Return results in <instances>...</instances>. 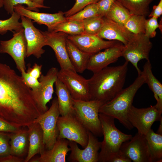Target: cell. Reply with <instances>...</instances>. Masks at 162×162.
Masks as SVG:
<instances>
[{
	"label": "cell",
	"instance_id": "1",
	"mask_svg": "<svg viewBox=\"0 0 162 162\" xmlns=\"http://www.w3.org/2000/svg\"><path fill=\"white\" fill-rule=\"evenodd\" d=\"M32 89L8 65L0 63V118L19 128L40 115Z\"/></svg>",
	"mask_w": 162,
	"mask_h": 162
},
{
	"label": "cell",
	"instance_id": "2",
	"mask_svg": "<svg viewBox=\"0 0 162 162\" xmlns=\"http://www.w3.org/2000/svg\"><path fill=\"white\" fill-rule=\"evenodd\" d=\"M128 62L116 66L106 67L94 73L88 79L91 100L103 104L113 98L122 89Z\"/></svg>",
	"mask_w": 162,
	"mask_h": 162
},
{
	"label": "cell",
	"instance_id": "3",
	"mask_svg": "<svg viewBox=\"0 0 162 162\" xmlns=\"http://www.w3.org/2000/svg\"><path fill=\"white\" fill-rule=\"evenodd\" d=\"M145 83V79L141 73L130 86L123 88L113 98L103 104L99 112L117 119L127 129L132 130L134 127L128 120V113L136 94Z\"/></svg>",
	"mask_w": 162,
	"mask_h": 162
},
{
	"label": "cell",
	"instance_id": "4",
	"mask_svg": "<svg viewBox=\"0 0 162 162\" xmlns=\"http://www.w3.org/2000/svg\"><path fill=\"white\" fill-rule=\"evenodd\" d=\"M99 116L104 139L101 142L98 162H107L112 155L119 150L122 144L130 140L133 136L130 134L123 133L117 128L114 118L100 113Z\"/></svg>",
	"mask_w": 162,
	"mask_h": 162
},
{
	"label": "cell",
	"instance_id": "5",
	"mask_svg": "<svg viewBox=\"0 0 162 162\" xmlns=\"http://www.w3.org/2000/svg\"><path fill=\"white\" fill-rule=\"evenodd\" d=\"M73 102L74 115L76 119L95 136H102L99 110L103 103L97 100L84 101L74 99Z\"/></svg>",
	"mask_w": 162,
	"mask_h": 162
},
{
	"label": "cell",
	"instance_id": "6",
	"mask_svg": "<svg viewBox=\"0 0 162 162\" xmlns=\"http://www.w3.org/2000/svg\"><path fill=\"white\" fill-rule=\"evenodd\" d=\"M60 115L57 98L55 97L50 108L33 122L38 123L42 130L45 150L51 149L57 140L58 135L57 122Z\"/></svg>",
	"mask_w": 162,
	"mask_h": 162
},
{
	"label": "cell",
	"instance_id": "7",
	"mask_svg": "<svg viewBox=\"0 0 162 162\" xmlns=\"http://www.w3.org/2000/svg\"><path fill=\"white\" fill-rule=\"evenodd\" d=\"M150 39L145 34H134L128 43L124 45L122 57L133 64L138 75L142 73L138 66L139 61L143 59L150 61L149 54L152 47Z\"/></svg>",
	"mask_w": 162,
	"mask_h": 162
},
{
	"label": "cell",
	"instance_id": "8",
	"mask_svg": "<svg viewBox=\"0 0 162 162\" xmlns=\"http://www.w3.org/2000/svg\"><path fill=\"white\" fill-rule=\"evenodd\" d=\"M57 125L58 131L57 139L75 142L83 148L86 147L88 141V131L74 115L59 116Z\"/></svg>",
	"mask_w": 162,
	"mask_h": 162
},
{
	"label": "cell",
	"instance_id": "9",
	"mask_svg": "<svg viewBox=\"0 0 162 162\" xmlns=\"http://www.w3.org/2000/svg\"><path fill=\"white\" fill-rule=\"evenodd\" d=\"M10 39L0 41V53H7L13 59L17 69L21 72L26 71L25 59L26 57L27 45L24 29L13 31Z\"/></svg>",
	"mask_w": 162,
	"mask_h": 162
},
{
	"label": "cell",
	"instance_id": "10",
	"mask_svg": "<svg viewBox=\"0 0 162 162\" xmlns=\"http://www.w3.org/2000/svg\"><path fill=\"white\" fill-rule=\"evenodd\" d=\"M58 78L65 85L73 99L84 101L91 100L88 79L76 71L60 69Z\"/></svg>",
	"mask_w": 162,
	"mask_h": 162
},
{
	"label": "cell",
	"instance_id": "11",
	"mask_svg": "<svg viewBox=\"0 0 162 162\" xmlns=\"http://www.w3.org/2000/svg\"><path fill=\"white\" fill-rule=\"evenodd\" d=\"M162 112L155 105L145 108H138L132 105L128 113L129 122L138 132L145 136L151 129L153 123L162 118Z\"/></svg>",
	"mask_w": 162,
	"mask_h": 162
},
{
	"label": "cell",
	"instance_id": "12",
	"mask_svg": "<svg viewBox=\"0 0 162 162\" xmlns=\"http://www.w3.org/2000/svg\"><path fill=\"white\" fill-rule=\"evenodd\" d=\"M58 72L57 68H51L45 75L42 74L39 78L40 83L39 88L32 90L34 99L41 114L48 109L47 104L52 98L53 86L58 78Z\"/></svg>",
	"mask_w": 162,
	"mask_h": 162
},
{
	"label": "cell",
	"instance_id": "13",
	"mask_svg": "<svg viewBox=\"0 0 162 162\" xmlns=\"http://www.w3.org/2000/svg\"><path fill=\"white\" fill-rule=\"evenodd\" d=\"M20 18L27 43L26 57L33 55L39 58L45 52L43 48L46 46V38L41 31L34 26L31 19L23 16Z\"/></svg>",
	"mask_w": 162,
	"mask_h": 162
},
{
	"label": "cell",
	"instance_id": "14",
	"mask_svg": "<svg viewBox=\"0 0 162 162\" xmlns=\"http://www.w3.org/2000/svg\"><path fill=\"white\" fill-rule=\"evenodd\" d=\"M120 150L134 162H152L151 154L144 135L137 132L123 143Z\"/></svg>",
	"mask_w": 162,
	"mask_h": 162
},
{
	"label": "cell",
	"instance_id": "15",
	"mask_svg": "<svg viewBox=\"0 0 162 162\" xmlns=\"http://www.w3.org/2000/svg\"><path fill=\"white\" fill-rule=\"evenodd\" d=\"M88 141L86 147L83 149L80 148L75 142L69 140L70 153L68 158L70 162H98L99 151L101 142L96 136L88 131Z\"/></svg>",
	"mask_w": 162,
	"mask_h": 162
},
{
	"label": "cell",
	"instance_id": "16",
	"mask_svg": "<svg viewBox=\"0 0 162 162\" xmlns=\"http://www.w3.org/2000/svg\"><path fill=\"white\" fill-rule=\"evenodd\" d=\"M41 32L46 40V46L53 50L61 69H68L75 71L69 59L67 51L66 40L67 34L62 32Z\"/></svg>",
	"mask_w": 162,
	"mask_h": 162
},
{
	"label": "cell",
	"instance_id": "17",
	"mask_svg": "<svg viewBox=\"0 0 162 162\" xmlns=\"http://www.w3.org/2000/svg\"><path fill=\"white\" fill-rule=\"evenodd\" d=\"M67 38L80 50L91 55L110 47L119 42L105 40L96 35L85 33L75 35H67Z\"/></svg>",
	"mask_w": 162,
	"mask_h": 162
},
{
	"label": "cell",
	"instance_id": "18",
	"mask_svg": "<svg viewBox=\"0 0 162 162\" xmlns=\"http://www.w3.org/2000/svg\"><path fill=\"white\" fill-rule=\"evenodd\" d=\"M124 46L122 43L118 42L103 52L92 55L89 58L87 69L94 73L116 62L122 56Z\"/></svg>",
	"mask_w": 162,
	"mask_h": 162
},
{
	"label": "cell",
	"instance_id": "19",
	"mask_svg": "<svg viewBox=\"0 0 162 162\" xmlns=\"http://www.w3.org/2000/svg\"><path fill=\"white\" fill-rule=\"evenodd\" d=\"M14 8V11L21 16L32 20L39 25H44L47 26V28L67 20L64 13L61 11L53 14L42 13L29 10L22 4L17 5Z\"/></svg>",
	"mask_w": 162,
	"mask_h": 162
},
{
	"label": "cell",
	"instance_id": "20",
	"mask_svg": "<svg viewBox=\"0 0 162 162\" xmlns=\"http://www.w3.org/2000/svg\"><path fill=\"white\" fill-rule=\"evenodd\" d=\"M104 19V25L96 35L102 39L116 40L126 45L134 34L124 26L105 17Z\"/></svg>",
	"mask_w": 162,
	"mask_h": 162
},
{
	"label": "cell",
	"instance_id": "21",
	"mask_svg": "<svg viewBox=\"0 0 162 162\" xmlns=\"http://www.w3.org/2000/svg\"><path fill=\"white\" fill-rule=\"evenodd\" d=\"M69 140L65 139H57L52 147L45 150L40 157L30 160L32 162H66V156L70 150Z\"/></svg>",
	"mask_w": 162,
	"mask_h": 162
},
{
	"label": "cell",
	"instance_id": "22",
	"mask_svg": "<svg viewBox=\"0 0 162 162\" xmlns=\"http://www.w3.org/2000/svg\"><path fill=\"white\" fill-rule=\"evenodd\" d=\"M28 128L29 146L28 155L24 162H28L37 154H40L45 150L43 143V133L40 125L33 122L27 126Z\"/></svg>",
	"mask_w": 162,
	"mask_h": 162
},
{
	"label": "cell",
	"instance_id": "23",
	"mask_svg": "<svg viewBox=\"0 0 162 162\" xmlns=\"http://www.w3.org/2000/svg\"><path fill=\"white\" fill-rule=\"evenodd\" d=\"M55 84L60 115L63 116L67 115H74L73 99L69 92L58 78Z\"/></svg>",
	"mask_w": 162,
	"mask_h": 162
},
{
	"label": "cell",
	"instance_id": "24",
	"mask_svg": "<svg viewBox=\"0 0 162 162\" xmlns=\"http://www.w3.org/2000/svg\"><path fill=\"white\" fill-rule=\"evenodd\" d=\"M66 45L68 56L77 72L83 73L86 69L90 54L80 50L67 38Z\"/></svg>",
	"mask_w": 162,
	"mask_h": 162
},
{
	"label": "cell",
	"instance_id": "25",
	"mask_svg": "<svg viewBox=\"0 0 162 162\" xmlns=\"http://www.w3.org/2000/svg\"><path fill=\"white\" fill-rule=\"evenodd\" d=\"M142 73L144 77L146 83L154 94L157 101L155 105L156 107L162 112V84L153 74L150 61H147L144 64Z\"/></svg>",
	"mask_w": 162,
	"mask_h": 162
},
{
	"label": "cell",
	"instance_id": "26",
	"mask_svg": "<svg viewBox=\"0 0 162 162\" xmlns=\"http://www.w3.org/2000/svg\"><path fill=\"white\" fill-rule=\"evenodd\" d=\"M151 154L152 162L162 161V135L151 129L145 136Z\"/></svg>",
	"mask_w": 162,
	"mask_h": 162
},
{
	"label": "cell",
	"instance_id": "27",
	"mask_svg": "<svg viewBox=\"0 0 162 162\" xmlns=\"http://www.w3.org/2000/svg\"><path fill=\"white\" fill-rule=\"evenodd\" d=\"M47 30L48 31L51 32H62L71 35L84 33L82 21L73 20H67L47 28Z\"/></svg>",
	"mask_w": 162,
	"mask_h": 162
},
{
	"label": "cell",
	"instance_id": "28",
	"mask_svg": "<svg viewBox=\"0 0 162 162\" xmlns=\"http://www.w3.org/2000/svg\"><path fill=\"white\" fill-rule=\"evenodd\" d=\"M10 154L19 156L25 152L28 138V130H22L10 134Z\"/></svg>",
	"mask_w": 162,
	"mask_h": 162
},
{
	"label": "cell",
	"instance_id": "29",
	"mask_svg": "<svg viewBox=\"0 0 162 162\" xmlns=\"http://www.w3.org/2000/svg\"><path fill=\"white\" fill-rule=\"evenodd\" d=\"M129 11L130 15H140L145 17L150 13L149 6L154 0H116Z\"/></svg>",
	"mask_w": 162,
	"mask_h": 162
},
{
	"label": "cell",
	"instance_id": "30",
	"mask_svg": "<svg viewBox=\"0 0 162 162\" xmlns=\"http://www.w3.org/2000/svg\"><path fill=\"white\" fill-rule=\"evenodd\" d=\"M130 15L124 7L115 0L104 17L124 26Z\"/></svg>",
	"mask_w": 162,
	"mask_h": 162
},
{
	"label": "cell",
	"instance_id": "31",
	"mask_svg": "<svg viewBox=\"0 0 162 162\" xmlns=\"http://www.w3.org/2000/svg\"><path fill=\"white\" fill-rule=\"evenodd\" d=\"M146 17L140 15H131L124 26L133 34H145Z\"/></svg>",
	"mask_w": 162,
	"mask_h": 162
},
{
	"label": "cell",
	"instance_id": "32",
	"mask_svg": "<svg viewBox=\"0 0 162 162\" xmlns=\"http://www.w3.org/2000/svg\"><path fill=\"white\" fill-rule=\"evenodd\" d=\"M21 16L14 11L10 17L5 20H0V34L3 35L8 31L17 32L23 28L19 21Z\"/></svg>",
	"mask_w": 162,
	"mask_h": 162
},
{
	"label": "cell",
	"instance_id": "33",
	"mask_svg": "<svg viewBox=\"0 0 162 162\" xmlns=\"http://www.w3.org/2000/svg\"><path fill=\"white\" fill-rule=\"evenodd\" d=\"M26 4L28 9L39 12V8H49L50 7L42 6L34 3L30 0H3V7L8 14L11 15L14 11V7L18 4Z\"/></svg>",
	"mask_w": 162,
	"mask_h": 162
},
{
	"label": "cell",
	"instance_id": "34",
	"mask_svg": "<svg viewBox=\"0 0 162 162\" xmlns=\"http://www.w3.org/2000/svg\"><path fill=\"white\" fill-rule=\"evenodd\" d=\"M82 22L85 33L97 35L104 25V17H92L84 20Z\"/></svg>",
	"mask_w": 162,
	"mask_h": 162
},
{
	"label": "cell",
	"instance_id": "35",
	"mask_svg": "<svg viewBox=\"0 0 162 162\" xmlns=\"http://www.w3.org/2000/svg\"><path fill=\"white\" fill-rule=\"evenodd\" d=\"M99 16L96 3L88 5L75 14L67 17V20L82 21Z\"/></svg>",
	"mask_w": 162,
	"mask_h": 162
},
{
	"label": "cell",
	"instance_id": "36",
	"mask_svg": "<svg viewBox=\"0 0 162 162\" xmlns=\"http://www.w3.org/2000/svg\"><path fill=\"white\" fill-rule=\"evenodd\" d=\"M100 0H76L72 7L69 10L65 12L64 16L66 17L70 16L82 10L87 5L96 3Z\"/></svg>",
	"mask_w": 162,
	"mask_h": 162
},
{
	"label": "cell",
	"instance_id": "37",
	"mask_svg": "<svg viewBox=\"0 0 162 162\" xmlns=\"http://www.w3.org/2000/svg\"><path fill=\"white\" fill-rule=\"evenodd\" d=\"M157 19L152 17L146 20L145 34L149 38H154L156 36V29L160 27V25L158 23Z\"/></svg>",
	"mask_w": 162,
	"mask_h": 162
},
{
	"label": "cell",
	"instance_id": "38",
	"mask_svg": "<svg viewBox=\"0 0 162 162\" xmlns=\"http://www.w3.org/2000/svg\"><path fill=\"white\" fill-rule=\"evenodd\" d=\"M10 134L0 132V157L10 154Z\"/></svg>",
	"mask_w": 162,
	"mask_h": 162
},
{
	"label": "cell",
	"instance_id": "39",
	"mask_svg": "<svg viewBox=\"0 0 162 162\" xmlns=\"http://www.w3.org/2000/svg\"><path fill=\"white\" fill-rule=\"evenodd\" d=\"M21 74L23 81L32 90H36L39 88L40 83L38 79L31 76L27 72H23Z\"/></svg>",
	"mask_w": 162,
	"mask_h": 162
},
{
	"label": "cell",
	"instance_id": "40",
	"mask_svg": "<svg viewBox=\"0 0 162 162\" xmlns=\"http://www.w3.org/2000/svg\"><path fill=\"white\" fill-rule=\"evenodd\" d=\"M115 0H100L96 3L99 16L105 17Z\"/></svg>",
	"mask_w": 162,
	"mask_h": 162
},
{
	"label": "cell",
	"instance_id": "41",
	"mask_svg": "<svg viewBox=\"0 0 162 162\" xmlns=\"http://www.w3.org/2000/svg\"><path fill=\"white\" fill-rule=\"evenodd\" d=\"M20 128L15 126L0 118V132L16 133L22 130Z\"/></svg>",
	"mask_w": 162,
	"mask_h": 162
},
{
	"label": "cell",
	"instance_id": "42",
	"mask_svg": "<svg viewBox=\"0 0 162 162\" xmlns=\"http://www.w3.org/2000/svg\"><path fill=\"white\" fill-rule=\"evenodd\" d=\"M30 65V64H28L27 72L31 76L38 79L42 74L41 70L42 67V65H39L35 63L32 68L31 67Z\"/></svg>",
	"mask_w": 162,
	"mask_h": 162
},
{
	"label": "cell",
	"instance_id": "43",
	"mask_svg": "<svg viewBox=\"0 0 162 162\" xmlns=\"http://www.w3.org/2000/svg\"><path fill=\"white\" fill-rule=\"evenodd\" d=\"M131 160L119 150L112 155L107 162H131Z\"/></svg>",
	"mask_w": 162,
	"mask_h": 162
},
{
	"label": "cell",
	"instance_id": "44",
	"mask_svg": "<svg viewBox=\"0 0 162 162\" xmlns=\"http://www.w3.org/2000/svg\"><path fill=\"white\" fill-rule=\"evenodd\" d=\"M162 14V0H160L157 5H154L153 7L152 12L149 14V17H154L157 18L160 17Z\"/></svg>",
	"mask_w": 162,
	"mask_h": 162
},
{
	"label": "cell",
	"instance_id": "45",
	"mask_svg": "<svg viewBox=\"0 0 162 162\" xmlns=\"http://www.w3.org/2000/svg\"><path fill=\"white\" fill-rule=\"evenodd\" d=\"M24 161L23 159L11 154L0 157V162H22Z\"/></svg>",
	"mask_w": 162,
	"mask_h": 162
},
{
	"label": "cell",
	"instance_id": "46",
	"mask_svg": "<svg viewBox=\"0 0 162 162\" xmlns=\"http://www.w3.org/2000/svg\"><path fill=\"white\" fill-rule=\"evenodd\" d=\"M32 2L35 3L37 4L42 5L44 6V2L45 0H30Z\"/></svg>",
	"mask_w": 162,
	"mask_h": 162
},
{
	"label": "cell",
	"instance_id": "47",
	"mask_svg": "<svg viewBox=\"0 0 162 162\" xmlns=\"http://www.w3.org/2000/svg\"><path fill=\"white\" fill-rule=\"evenodd\" d=\"M160 125L158 129L157 133L162 134V118L160 120Z\"/></svg>",
	"mask_w": 162,
	"mask_h": 162
},
{
	"label": "cell",
	"instance_id": "48",
	"mask_svg": "<svg viewBox=\"0 0 162 162\" xmlns=\"http://www.w3.org/2000/svg\"><path fill=\"white\" fill-rule=\"evenodd\" d=\"M3 0H0V8L3 7Z\"/></svg>",
	"mask_w": 162,
	"mask_h": 162
}]
</instances>
